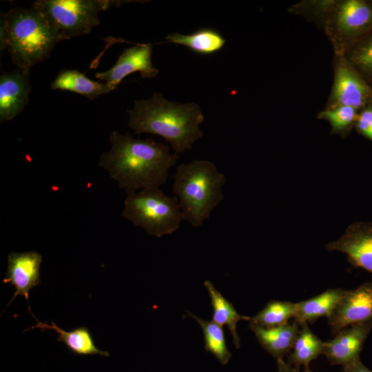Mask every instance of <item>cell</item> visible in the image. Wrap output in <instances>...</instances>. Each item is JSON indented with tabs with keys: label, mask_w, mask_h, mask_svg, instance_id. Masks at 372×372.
I'll use <instances>...</instances> for the list:
<instances>
[{
	"label": "cell",
	"mask_w": 372,
	"mask_h": 372,
	"mask_svg": "<svg viewBox=\"0 0 372 372\" xmlns=\"http://www.w3.org/2000/svg\"><path fill=\"white\" fill-rule=\"evenodd\" d=\"M111 149L101 154L99 166L106 170L127 195L144 189L159 188L179 158L170 148L152 138H133L129 132L112 131Z\"/></svg>",
	"instance_id": "cell-1"
},
{
	"label": "cell",
	"mask_w": 372,
	"mask_h": 372,
	"mask_svg": "<svg viewBox=\"0 0 372 372\" xmlns=\"http://www.w3.org/2000/svg\"><path fill=\"white\" fill-rule=\"evenodd\" d=\"M127 113L128 126L134 134L161 136L177 154L191 149L204 135L200 128L204 116L194 102L169 101L161 93L155 92L148 100L134 101V107Z\"/></svg>",
	"instance_id": "cell-2"
},
{
	"label": "cell",
	"mask_w": 372,
	"mask_h": 372,
	"mask_svg": "<svg viewBox=\"0 0 372 372\" xmlns=\"http://www.w3.org/2000/svg\"><path fill=\"white\" fill-rule=\"evenodd\" d=\"M61 39L37 9L15 8L1 14V50L7 49L17 68L30 72L36 63L48 59Z\"/></svg>",
	"instance_id": "cell-3"
},
{
	"label": "cell",
	"mask_w": 372,
	"mask_h": 372,
	"mask_svg": "<svg viewBox=\"0 0 372 372\" xmlns=\"http://www.w3.org/2000/svg\"><path fill=\"white\" fill-rule=\"evenodd\" d=\"M225 175L207 160L181 163L174 176L173 192L184 220L194 227L201 226L224 199Z\"/></svg>",
	"instance_id": "cell-4"
},
{
	"label": "cell",
	"mask_w": 372,
	"mask_h": 372,
	"mask_svg": "<svg viewBox=\"0 0 372 372\" xmlns=\"http://www.w3.org/2000/svg\"><path fill=\"white\" fill-rule=\"evenodd\" d=\"M122 216L157 238L173 234L184 220L177 197L167 196L159 188L127 195Z\"/></svg>",
	"instance_id": "cell-5"
},
{
	"label": "cell",
	"mask_w": 372,
	"mask_h": 372,
	"mask_svg": "<svg viewBox=\"0 0 372 372\" xmlns=\"http://www.w3.org/2000/svg\"><path fill=\"white\" fill-rule=\"evenodd\" d=\"M125 1L111 0H37L32 7L56 30L61 40L87 34L99 24V14Z\"/></svg>",
	"instance_id": "cell-6"
},
{
	"label": "cell",
	"mask_w": 372,
	"mask_h": 372,
	"mask_svg": "<svg viewBox=\"0 0 372 372\" xmlns=\"http://www.w3.org/2000/svg\"><path fill=\"white\" fill-rule=\"evenodd\" d=\"M328 319L335 334L350 325L372 321V281L346 291Z\"/></svg>",
	"instance_id": "cell-7"
},
{
	"label": "cell",
	"mask_w": 372,
	"mask_h": 372,
	"mask_svg": "<svg viewBox=\"0 0 372 372\" xmlns=\"http://www.w3.org/2000/svg\"><path fill=\"white\" fill-rule=\"evenodd\" d=\"M42 261V255L36 251L8 254L7 272L2 282L14 287L15 291L8 306L17 296H21L27 301L29 312L33 314L29 305V293L41 283L40 267Z\"/></svg>",
	"instance_id": "cell-8"
},
{
	"label": "cell",
	"mask_w": 372,
	"mask_h": 372,
	"mask_svg": "<svg viewBox=\"0 0 372 372\" xmlns=\"http://www.w3.org/2000/svg\"><path fill=\"white\" fill-rule=\"evenodd\" d=\"M152 49L151 43H137L126 48L112 68L96 73L95 77L105 81L114 90L125 76L135 72H139L143 78H154L158 74V70L152 62Z\"/></svg>",
	"instance_id": "cell-9"
},
{
	"label": "cell",
	"mask_w": 372,
	"mask_h": 372,
	"mask_svg": "<svg viewBox=\"0 0 372 372\" xmlns=\"http://www.w3.org/2000/svg\"><path fill=\"white\" fill-rule=\"evenodd\" d=\"M333 99L338 106L362 110L372 104V85L347 60L337 67Z\"/></svg>",
	"instance_id": "cell-10"
},
{
	"label": "cell",
	"mask_w": 372,
	"mask_h": 372,
	"mask_svg": "<svg viewBox=\"0 0 372 372\" xmlns=\"http://www.w3.org/2000/svg\"><path fill=\"white\" fill-rule=\"evenodd\" d=\"M326 248L346 254L351 265L372 273V221L350 225L338 240L329 242Z\"/></svg>",
	"instance_id": "cell-11"
},
{
	"label": "cell",
	"mask_w": 372,
	"mask_h": 372,
	"mask_svg": "<svg viewBox=\"0 0 372 372\" xmlns=\"http://www.w3.org/2000/svg\"><path fill=\"white\" fill-rule=\"evenodd\" d=\"M372 329V321L350 325L323 342L322 354L331 364L344 366L360 359L364 341Z\"/></svg>",
	"instance_id": "cell-12"
},
{
	"label": "cell",
	"mask_w": 372,
	"mask_h": 372,
	"mask_svg": "<svg viewBox=\"0 0 372 372\" xmlns=\"http://www.w3.org/2000/svg\"><path fill=\"white\" fill-rule=\"evenodd\" d=\"M336 30L349 45L372 32V1L347 0L339 6L335 17Z\"/></svg>",
	"instance_id": "cell-13"
},
{
	"label": "cell",
	"mask_w": 372,
	"mask_h": 372,
	"mask_svg": "<svg viewBox=\"0 0 372 372\" xmlns=\"http://www.w3.org/2000/svg\"><path fill=\"white\" fill-rule=\"evenodd\" d=\"M29 72L19 68L0 76V122L19 114L29 101Z\"/></svg>",
	"instance_id": "cell-14"
},
{
	"label": "cell",
	"mask_w": 372,
	"mask_h": 372,
	"mask_svg": "<svg viewBox=\"0 0 372 372\" xmlns=\"http://www.w3.org/2000/svg\"><path fill=\"white\" fill-rule=\"evenodd\" d=\"M261 347L276 359L282 358L293 349L300 331V324H292L265 328L249 324Z\"/></svg>",
	"instance_id": "cell-15"
},
{
	"label": "cell",
	"mask_w": 372,
	"mask_h": 372,
	"mask_svg": "<svg viewBox=\"0 0 372 372\" xmlns=\"http://www.w3.org/2000/svg\"><path fill=\"white\" fill-rule=\"evenodd\" d=\"M37 324L28 329L38 328L41 331L46 330H52L58 334L56 340L63 343L67 348L73 353L81 355H99L104 357H108L110 353L107 351L99 349L94 343L92 334L87 327H79L72 331H65L59 327L54 322L48 323L39 321L34 316Z\"/></svg>",
	"instance_id": "cell-16"
},
{
	"label": "cell",
	"mask_w": 372,
	"mask_h": 372,
	"mask_svg": "<svg viewBox=\"0 0 372 372\" xmlns=\"http://www.w3.org/2000/svg\"><path fill=\"white\" fill-rule=\"evenodd\" d=\"M52 90H68L93 100L114 90L108 83L87 78L76 70H61L50 85Z\"/></svg>",
	"instance_id": "cell-17"
},
{
	"label": "cell",
	"mask_w": 372,
	"mask_h": 372,
	"mask_svg": "<svg viewBox=\"0 0 372 372\" xmlns=\"http://www.w3.org/2000/svg\"><path fill=\"white\" fill-rule=\"evenodd\" d=\"M345 292L342 289H329L317 296L297 302L295 321L313 323L320 317L329 318Z\"/></svg>",
	"instance_id": "cell-18"
},
{
	"label": "cell",
	"mask_w": 372,
	"mask_h": 372,
	"mask_svg": "<svg viewBox=\"0 0 372 372\" xmlns=\"http://www.w3.org/2000/svg\"><path fill=\"white\" fill-rule=\"evenodd\" d=\"M165 40V43L185 45L192 52L203 55L220 51L226 43L218 31L209 28H200L190 34H170Z\"/></svg>",
	"instance_id": "cell-19"
},
{
	"label": "cell",
	"mask_w": 372,
	"mask_h": 372,
	"mask_svg": "<svg viewBox=\"0 0 372 372\" xmlns=\"http://www.w3.org/2000/svg\"><path fill=\"white\" fill-rule=\"evenodd\" d=\"M204 286L211 300L213 309L212 320L221 327L227 326L231 333L235 347L240 348V339L236 331V324L241 320H249L250 317L239 314L232 303L229 302L209 280H205Z\"/></svg>",
	"instance_id": "cell-20"
},
{
	"label": "cell",
	"mask_w": 372,
	"mask_h": 372,
	"mask_svg": "<svg viewBox=\"0 0 372 372\" xmlns=\"http://www.w3.org/2000/svg\"><path fill=\"white\" fill-rule=\"evenodd\" d=\"M300 331L292 352L288 356V364L299 367L304 366V371H309L311 361L322 354L323 342L310 329L307 322H300Z\"/></svg>",
	"instance_id": "cell-21"
},
{
	"label": "cell",
	"mask_w": 372,
	"mask_h": 372,
	"mask_svg": "<svg viewBox=\"0 0 372 372\" xmlns=\"http://www.w3.org/2000/svg\"><path fill=\"white\" fill-rule=\"evenodd\" d=\"M296 303L287 301L270 300L256 316L250 317L249 324L265 328H271L288 324L295 318Z\"/></svg>",
	"instance_id": "cell-22"
},
{
	"label": "cell",
	"mask_w": 372,
	"mask_h": 372,
	"mask_svg": "<svg viewBox=\"0 0 372 372\" xmlns=\"http://www.w3.org/2000/svg\"><path fill=\"white\" fill-rule=\"evenodd\" d=\"M187 316L198 322L203 331L205 340V349L213 354L222 365H225L231 358V353L226 345L225 333L221 326L213 320H205L188 312Z\"/></svg>",
	"instance_id": "cell-23"
},
{
	"label": "cell",
	"mask_w": 372,
	"mask_h": 372,
	"mask_svg": "<svg viewBox=\"0 0 372 372\" xmlns=\"http://www.w3.org/2000/svg\"><path fill=\"white\" fill-rule=\"evenodd\" d=\"M347 61L372 85V32L350 45Z\"/></svg>",
	"instance_id": "cell-24"
},
{
	"label": "cell",
	"mask_w": 372,
	"mask_h": 372,
	"mask_svg": "<svg viewBox=\"0 0 372 372\" xmlns=\"http://www.w3.org/2000/svg\"><path fill=\"white\" fill-rule=\"evenodd\" d=\"M357 111L354 107L341 105L321 112L320 118L329 121L333 132H347L355 123Z\"/></svg>",
	"instance_id": "cell-25"
},
{
	"label": "cell",
	"mask_w": 372,
	"mask_h": 372,
	"mask_svg": "<svg viewBox=\"0 0 372 372\" xmlns=\"http://www.w3.org/2000/svg\"><path fill=\"white\" fill-rule=\"evenodd\" d=\"M355 125L360 134L372 141V104L360 110Z\"/></svg>",
	"instance_id": "cell-26"
},
{
	"label": "cell",
	"mask_w": 372,
	"mask_h": 372,
	"mask_svg": "<svg viewBox=\"0 0 372 372\" xmlns=\"http://www.w3.org/2000/svg\"><path fill=\"white\" fill-rule=\"evenodd\" d=\"M342 372H372V371L365 366L359 359L343 366Z\"/></svg>",
	"instance_id": "cell-27"
},
{
	"label": "cell",
	"mask_w": 372,
	"mask_h": 372,
	"mask_svg": "<svg viewBox=\"0 0 372 372\" xmlns=\"http://www.w3.org/2000/svg\"><path fill=\"white\" fill-rule=\"evenodd\" d=\"M278 372H300L299 367L286 363L282 358L276 359Z\"/></svg>",
	"instance_id": "cell-28"
},
{
	"label": "cell",
	"mask_w": 372,
	"mask_h": 372,
	"mask_svg": "<svg viewBox=\"0 0 372 372\" xmlns=\"http://www.w3.org/2000/svg\"><path fill=\"white\" fill-rule=\"evenodd\" d=\"M308 372H311V371H308Z\"/></svg>",
	"instance_id": "cell-29"
}]
</instances>
